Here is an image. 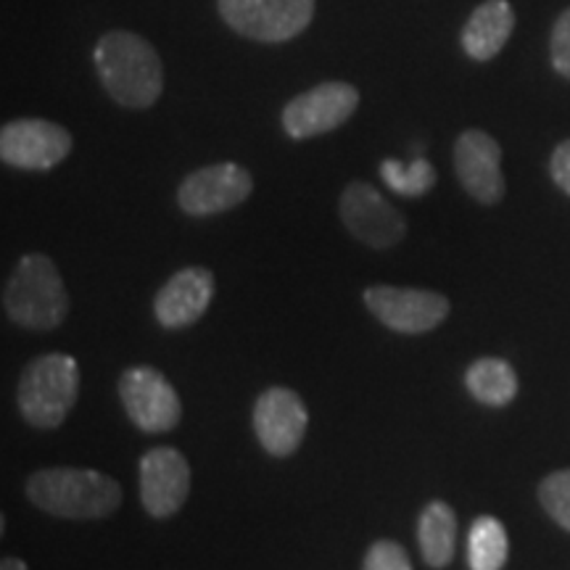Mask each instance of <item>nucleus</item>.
Instances as JSON below:
<instances>
[{
  "mask_svg": "<svg viewBox=\"0 0 570 570\" xmlns=\"http://www.w3.org/2000/svg\"><path fill=\"white\" fill-rule=\"evenodd\" d=\"M98 80L111 101L125 109H148L164 90V67L156 48L142 35L114 30L92 51Z\"/></svg>",
  "mask_w": 570,
  "mask_h": 570,
  "instance_id": "obj_1",
  "label": "nucleus"
},
{
  "mask_svg": "<svg viewBox=\"0 0 570 570\" xmlns=\"http://www.w3.org/2000/svg\"><path fill=\"white\" fill-rule=\"evenodd\" d=\"M27 499L48 515L98 520L109 518L122 504V489L101 470L46 468L30 475Z\"/></svg>",
  "mask_w": 570,
  "mask_h": 570,
  "instance_id": "obj_2",
  "label": "nucleus"
},
{
  "mask_svg": "<svg viewBox=\"0 0 570 570\" xmlns=\"http://www.w3.org/2000/svg\"><path fill=\"white\" fill-rule=\"evenodd\" d=\"M3 312L27 331H53L69 315V294L59 267L46 254L21 256L3 285Z\"/></svg>",
  "mask_w": 570,
  "mask_h": 570,
  "instance_id": "obj_3",
  "label": "nucleus"
},
{
  "mask_svg": "<svg viewBox=\"0 0 570 570\" xmlns=\"http://www.w3.org/2000/svg\"><path fill=\"white\" fill-rule=\"evenodd\" d=\"M80 396V365L67 354H42L19 377L17 402L32 428H59Z\"/></svg>",
  "mask_w": 570,
  "mask_h": 570,
  "instance_id": "obj_4",
  "label": "nucleus"
},
{
  "mask_svg": "<svg viewBox=\"0 0 570 570\" xmlns=\"http://www.w3.org/2000/svg\"><path fill=\"white\" fill-rule=\"evenodd\" d=\"M217 9L244 38L285 42L309 27L315 0H217Z\"/></svg>",
  "mask_w": 570,
  "mask_h": 570,
  "instance_id": "obj_5",
  "label": "nucleus"
},
{
  "mask_svg": "<svg viewBox=\"0 0 570 570\" xmlns=\"http://www.w3.org/2000/svg\"><path fill=\"white\" fill-rule=\"evenodd\" d=\"M119 399H122L127 417L142 433H167L177 428L183 417L180 396L156 367L138 365L125 370L119 377Z\"/></svg>",
  "mask_w": 570,
  "mask_h": 570,
  "instance_id": "obj_6",
  "label": "nucleus"
},
{
  "mask_svg": "<svg viewBox=\"0 0 570 570\" xmlns=\"http://www.w3.org/2000/svg\"><path fill=\"white\" fill-rule=\"evenodd\" d=\"M341 223L356 240L370 248H391L407 235V219L404 214L381 196L370 183L354 180L341 194Z\"/></svg>",
  "mask_w": 570,
  "mask_h": 570,
  "instance_id": "obj_7",
  "label": "nucleus"
},
{
  "mask_svg": "<svg viewBox=\"0 0 570 570\" xmlns=\"http://www.w3.org/2000/svg\"><path fill=\"white\" fill-rule=\"evenodd\" d=\"M360 106V90L348 82H320L285 104L283 127L294 140L338 130Z\"/></svg>",
  "mask_w": 570,
  "mask_h": 570,
  "instance_id": "obj_8",
  "label": "nucleus"
},
{
  "mask_svg": "<svg viewBox=\"0 0 570 570\" xmlns=\"http://www.w3.org/2000/svg\"><path fill=\"white\" fill-rule=\"evenodd\" d=\"M71 135L67 127L48 119H13L0 130V159L9 167L46 173L71 154Z\"/></svg>",
  "mask_w": 570,
  "mask_h": 570,
  "instance_id": "obj_9",
  "label": "nucleus"
},
{
  "mask_svg": "<svg viewBox=\"0 0 570 570\" xmlns=\"http://www.w3.org/2000/svg\"><path fill=\"white\" fill-rule=\"evenodd\" d=\"M365 304L383 325L396 333H428L439 327L449 315V298L436 291L396 288V285H373L365 291Z\"/></svg>",
  "mask_w": 570,
  "mask_h": 570,
  "instance_id": "obj_10",
  "label": "nucleus"
},
{
  "mask_svg": "<svg viewBox=\"0 0 570 570\" xmlns=\"http://www.w3.org/2000/svg\"><path fill=\"white\" fill-rule=\"evenodd\" d=\"M254 190L248 169L233 161L209 164L190 173L177 188V204L190 217H212L244 204Z\"/></svg>",
  "mask_w": 570,
  "mask_h": 570,
  "instance_id": "obj_11",
  "label": "nucleus"
},
{
  "mask_svg": "<svg viewBox=\"0 0 570 570\" xmlns=\"http://www.w3.org/2000/svg\"><path fill=\"white\" fill-rule=\"evenodd\" d=\"M309 412L294 389L273 386L262 391L254 404V433L273 458H291L302 446Z\"/></svg>",
  "mask_w": 570,
  "mask_h": 570,
  "instance_id": "obj_12",
  "label": "nucleus"
},
{
  "mask_svg": "<svg viewBox=\"0 0 570 570\" xmlns=\"http://www.w3.org/2000/svg\"><path fill=\"white\" fill-rule=\"evenodd\" d=\"M190 494V465L175 446H156L140 460V502L151 518L180 512Z\"/></svg>",
  "mask_w": 570,
  "mask_h": 570,
  "instance_id": "obj_13",
  "label": "nucleus"
},
{
  "mask_svg": "<svg viewBox=\"0 0 570 570\" xmlns=\"http://www.w3.org/2000/svg\"><path fill=\"white\" fill-rule=\"evenodd\" d=\"M454 173L470 198L494 206L504 198L502 148L483 130H465L454 142Z\"/></svg>",
  "mask_w": 570,
  "mask_h": 570,
  "instance_id": "obj_14",
  "label": "nucleus"
},
{
  "mask_svg": "<svg viewBox=\"0 0 570 570\" xmlns=\"http://www.w3.org/2000/svg\"><path fill=\"white\" fill-rule=\"evenodd\" d=\"M214 275L206 267H185L161 285L154 298V315L161 327L177 331L198 323L214 298Z\"/></svg>",
  "mask_w": 570,
  "mask_h": 570,
  "instance_id": "obj_15",
  "label": "nucleus"
},
{
  "mask_svg": "<svg viewBox=\"0 0 570 570\" xmlns=\"http://www.w3.org/2000/svg\"><path fill=\"white\" fill-rule=\"evenodd\" d=\"M515 30V9L510 0H483L462 27L460 42L473 61H491L502 53Z\"/></svg>",
  "mask_w": 570,
  "mask_h": 570,
  "instance_id": "obj_16",
  "label": "nucleus"
},
{
  "mask_svg": "<svg viewBox=\"0 0 570 570\" xmlns=\"http://www.w3.org/2000/svg\"><path fill=\"white\" fill-rule=\"evenodd\" d=\"M417 544L431 568H446L458 544V518L446 502L425 504L417 520Z\"/></svg>",
  "mask_w": 570,
  "mask_h": 570,
  "instance_id": "obj_17",
  "label": "nucleus"
},
{
  "mask_svg": "<svg viewBox=\"0 0 570 570\" xmlns=\"http://www.w3.org/2000/svg\"><path fill=\"white\" fill-rule=\"evenodd\" d=\"M465 386L475 402L487 404V407H504L518 396V375L510 362L487 356L468 367Z\"/></svg>",
  "mask_w": 570,
  "mask_h": 570,
  "instance_id": "obj_18",
  "label": "nucleus"
},
{
  "mask_svg": "<svg viewBox=\"0 0 570 570\" xmlns=\"http://www.w3.org/2000/svg\"><path fill=\"white\" fill-rule=\"evenodd\" d=\"M510 541L502 520L494 515H481L473 520L468 537L470 570H502L508 562Z\"/></svg>",
  "mask_w": 570,
  "mask_h": 570,
  "instance_id": "obj_19",
  "label": "nucleus"
},
{
  "mask_svg": "<svg viewBox=\"0 0 570 570\" xmlns=\"http://www.w3.org/2000/svg\"><path fill=\"white\" fill-rule=\"evenodd\" d=\"M381 177L396 196L404 198L425 196L428 190L436 185V169H433V164L423 159V156L410 164L386 159L381 164Z\"/></svg>",
  "mask_w": 570,
  "mask_h": 570,
  "instance_id": "obj_20",
  "label": "nucleus"
},
{
  "mask_svg": "<svg viewBox=\"0 0 570 570\" xmlns=\"http://www.w3.org/2000/svg\"><path fill=\"white\" fill-rule=\"evenodd\" d=\"M539 502L560 529L570 531V468L554 470L541 481Z\"/></svg>",
  "mask_w": 570,
  "mask_h": 570,
  "instance_id": "obj_21",
  "label": "nucleus"
},
{
  "mask_svg": "<svg viewBox=\"0 0 570 570\" xmlns=\"http://www.w3.org/2000/svg\"><path fill=\"white\" fill-rule=\"evenodd\" d=\"M362 570H412L410 554L399 541L381 539L370 547Z\"/></svg>",
  "mask_w": 570,
  "mask_h": 570,
  "instance_id": "obj_22",
  "label": "nucleus"
},
{
  "mask_svg": "<svg viewBox=\"0 0 570 570\" xmlns=\"http://www.w3.org/2000/svg\"><path fill=\"white\" fill-rule=\"evenodd\" d=\"M550 53H552L554 71L566 77V80H570V9L562 11L558 21H554Z\"/></svg>",
  "mask_w": 570,
  "mask_h": 570,
  "instance_id": "obj_23",
  "label": "nucleus"
},
{
  "mask_svg": "<svg viewBox=\"0 0 570 570\" xmlns=\"http://www.w3.org/2000/svg\"><path fill=\"white\" fill-rule=\"evenodd\" d=\"M552 180L562 194L570 196V140H562L558 148H554L552 161H550Z\"/></svg>",
  "mask_w": 570,
  "mask_h": 570,
  "instance_id": "obj_24",
  "label": "nucleus"
},
{
  "mask_svg": "<svg viewBox=\"0 0 570 570\" xmlns=\"http://www.w3.org/2000/svg\"><path fill=\"white\" fill-rule=\"evenodd\" d=\"M0 570H30V568H27L19 558H3V562H0Z\"/></svg>",
  "mask_w": 570,
  "mask_h": 570,
  "instance_id": "obj_25",
  "label": "nucleus"
}]
</instances>
